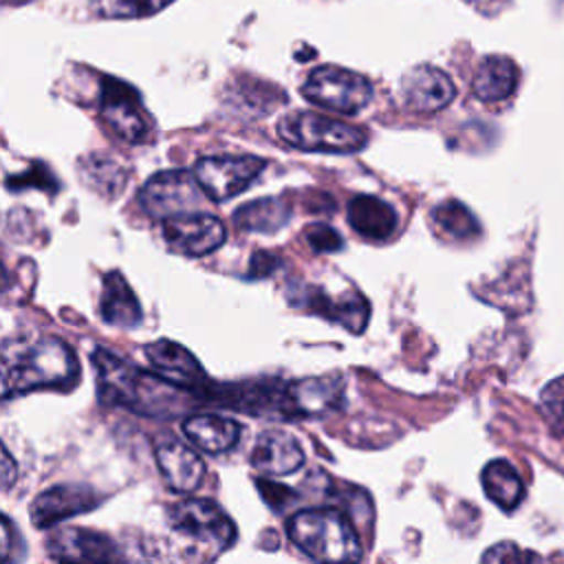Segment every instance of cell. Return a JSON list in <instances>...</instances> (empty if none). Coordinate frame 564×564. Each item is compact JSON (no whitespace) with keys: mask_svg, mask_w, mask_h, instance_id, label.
Wrapping results in <instances>:
<instances>
[{"mask_svg":"<svg viewBox=\"0 0 564 564\" xmlns=\"http://www.w3.org/2000/svg\"><path fill=\"white\" fill-rule=\"evenodd\" d=\"M97 392L104 403L121 405L134 414L170 419L189 408L187 390L170 383L161 375H150L117 357L106 348L93 352Z\"/></svg>","mask_w":564,"mask_h":564,"instance_id":"6da1fadb","label":"cell"},{"mask_svg":"<svg viewBox=\"0 0 564 564\" xmlns=\"http://www.w3.org/2000/svg\"><path fill=\"white\" fill-rule=\"evenodd\" d=\"M79 381V364L62 339L37 337L7 341L2 350V394H24L40 388L68 390Z\"/></svg>","mask_w":564,"mask_h":564,"instance_id":"7a4b0ae2","label":"cell"},{"mask_svg":"<svg viewBox=\"0 0 564 564\" xmlns=\"http://www.w3.org/2000/svg\"><path fill=\"white\" fill-rule=\"evenodd\" d=\"M286 533L317 564H357L361 560L357 531L337 509L297 511L286 522Z\"/></svg>","mask_w":564,"mask_h":564,"instance_id":"3957f363","label":"cell"},{"mask_svg":"<svg viewBox=\"0 0 564 564\" xmlns=\"http://www.w3.org/2000/svg\"><path fill=\"white\" fill-rule=\"evenodd\" d=\"M278 134L289 145L308 152H357L366 145L368 137L361 128L335 117L315 112H291L278 121Z\"/></svg>","mask_w":564,"mask_h":564,"instance_id":"277c9868","label":"cell"},{"mask_svg":"<svg viewBox=\"0 0 564 564\" xmlns=\"http://www.w3.org/2000/svg\"><path fill=\"white\" fill-rule=\"evenodd\" d=\"M302 95L319 108L352 115L368 106L372 84L361 73L341 66H317L302 84Z\"/></svg>","mask_w":564,"mask_h":564,"instance_id":"5b68a950","label":"cell"},{"mask_svg":"<svg viewBox=\"0 0 564 564\" xmlns=\"http://www.w3.org/2000/svg\"><path fill=\"white\" fill-rule=\"evenodd\" d=\"M99 115L126 143H145L152 137V119L141 95L126 82L104 77L99 84Z\"/></svg>","mask_w":564,"mask_h":564,"instance_id":"8992f818","label":"cell"},{"mask_svg":"<svg viewBox=\"0 0 564 564\" xmlns=\"http://www.w3.org/2000/svg\"><path fill=\"white\" fill-rule=\"evenodd\" d=\"M264 170V159L253 154H212L200 156L194 176L203 194L216 203L245 192Z\"/></svg>","mask_w":564,"mask_h":564,"instance_id":"52a82bcc","label":"cell"},{"mask_svg":"<svg viewBox=\"0 0 564 564\" xmlns=\"http://www.w3.org/2000/svg\"><path fill=\"white\" fill-rule=\"evenodd\" d=\"M203 189L187 170H165L145 181L139 192V205L152 218H172L189 214L200 205Z\"/></svg>","mask_w":564,"mask_h":564,"instance_id":"ba28073f","label":"cell"},{"mask_svg":"<svg viewBox=\"0 0 564 564\" xmlns=\"http://www.w3.org/2000/svg\"><path fill=\"white\" fill-rule=\"evenodd\" d=\"M170 522L178 533L216 549H229L236 542L234 520L216 502L205 498H189L172 507Z\"/></svg>","mask_w":564,"mask_h":564,"instance_id":"9c48e42d","label":"cell"},{"mask_svg":"<svg viewBox=\"0 0 564 564\" xmlns=\"http://www.w3.org/2000/svg\"><path fill=\"white\" fill-rule=\"evenodd\" d=\"M161 229L167 247L189 258H200L216 251L227 236L220 218L205 212H189L165 218Z\"/></svg>","mask_w":564,"mask_h":564,"instance_id":"30bf717a","label":"cell"},{"mask_svg":"<svg viewBox=\"0 0 564 564\" xmlns=\"http://www.w3.org/2000/svg\"><path fill=\"white\" fill-rule=\"evenodd\" d=\"M48 553L57 564H123L117 544L99 531L57 529L48 538Z\"/></svg>","mask_w":564,"mask_h":564,"instance_id":"8fae6325","label":"cell"},{"mask_svg":"<svg viewBox=\"0 0 564 564\" xmlns=\"http://www.w3.org/2000/svg\"><path fill=\"white\" fill-rule=\"evenodd\" d=\"M399 90L405 108L419 115H434L443 110L456 95L449 75L430 64H419L410 68L403 75Z\"/></svg>","mask_w":564,"mask_h":564,"instance_id":"7c38bea8","label":"cell"},{"mask_svg":"<svg viewBox=\"0 0 564 564\" xmlns=\"http://www.w3.org/2000/svg\"><path fill=\"white\" fill-rule=\"evenodd\" d=\"M145 357L154 370L170 383L198 394H209V381L198 364V359L181 344L170 339H156L145 346Z\"/></svg>","mask_w":564,"mask_h":564,"instance_id":"4fadbf2b","label":"cell"},{"mask_svg":"<svg viewBox=\"0 0 564 564\" xmlns=\"http://www.w3.org/2000/svg\"><path fill=\"white\" fill-rule=\"evenodd\" d=\"M101 502V496L86 485H55L42 491L31 505V520L40 529L55 527L70 516L86 513Z\"/></svg>","mask_w":564,"mask_h":564,"instance_id":"5bb4252c","label":"cell"},{"mask_svg":"<svg viewBox=\"0 0 564 564\" xmlns=\"http://www.w3.org/2000/svg\"><path fill=\"white\" fill-rule=\"evenodd\" d=\"M293 293L297 295V297H291L293 304L311 308L333 322H339L344 328L352 333H361L368 322V313H370L368 302L355 289L337 295L335 300H330L322 289L306 286V284H300Z\"/></svg>","mask_w":564,"mask_h":564,"instance_id":"9a60e30c","label":"cell"},{"mask_svg":"<svg viewBox=\"0 0 564 564\" xmlns=\"http://www.w3.org/2000/svg\"><path fill=\"white\" fill-rule=\"evenodd\" d=\"M304 452L293 434L284 430H264L251 449V465L264 476H286L300 469Z\"/></svg>","mask_w":564,"mask_h":564,"instance_id":"2e32d148","label":"cell"},{"mask_svg":"<svg viewBox=\"0 0 564 564\" xmlns=\"http://www.w3.org/2000/svg\"><path fill=\"white\" fill-rule=\"evenodd\" d=\"M156 465L170 489L176 494H192L205 476L203 458L178 441L156 445Z\"/></svg>","mask_w":564,"mask_h":564,"instance_id":"e0dca14e","label":"cell"},{"mask_svg":"<svg viewBox=\"0 0 564 564\" xmlns=\"http://www.w3.org/2000/svg\"><path fill=\"white\" fill-rule=\"evenodd\" d=\"M348 223L350 227L370 240H386L399 227L397 209L379 196L357 194L348 203Z\"/></svg>","mask_w":564,"mask_h":564,"instance_id":"ac0fdd59","label":"cell"},{"mask_svg":"<svg viewBox=\"0 0 564 564\" xmlns=\"http://www.w3.org/2000/svg\"><path fill=\"white\" fill-rule=\"evenodd\" d=\"M101 319L110 326L134 328L141 322V304L130 289L128 280L119 271H108L104 275V291L99 300Z\"/></svg>","mask_w":564,"mask_h":564,"instance_id":"d6986e66","label":"cell"},{"mask_svg":"<svg viewBox=\"0 0 564 564\" xmlns=\"http://www.w3.org/2000/svg\"><path fill=\"white\" fill-rule=\"evenodd\" d=\"M183 434L203 452L223 454L236 447L240 441L242 427L234 419L218 416V414H194L185 419Z\"/></svg>","mask_w":564,"mask_h":564,"instance_id":"ffe728a7","label":"cell"},{"mask_svg":"<svg viewBox=\"0 0 564 564\" xmlns=\"http://www.w3.org/2000/svg\"><path fill=\"white\" fill-rule=\"evenodd\" d=\"M518 86V66L505 55L485 57L474 75L471 90L480 101H502Z\"/></svg>","mask_w":564,"mask_h":564,"instance_id":"44dd1931","label":"cell"},{"mask_svg":"<svg viewBox=\"0 0 564 564\" xmlns=\"http://www.w3.org/2000/svg\"><path fill=\"white\" fill-rule=\"evenodd\" d=\"M480 480L487 498L502 511H513L524 498V485L518 471L502 458L487 463Z\"/></svg>","mask_w":564,"mask_h":564,"instance_id":"7402d4cb","label":"cell"},{"mask_svg":"<svg viewBox=\"0 0 564 564\" xmlns=\"http://www.w3.org/2000/svg\"><path fill=\"white\" fill-rule=\"evenodd\" d=\"M289 218H291V205L275 196L251 200L234 212V220L240 229L258 231V234H273L280 227H284Z\"/></svg>","mask_w":564,"mask_h":564,"instance_id":"603a6c76","label":"cell"},{"mask_svg":"<svg viewBox=\"0 0 564 564\" xmlns=\"http://www.w3.org/2000/svg\"><path fill=\"white\" fill-rule=\"evenodd\" d=\"M79 176L99 196L115 198L126 187L128 167L108 154H88L79 165Z\"/></svg>","mask_w":564,"mask_h":564,"instance_id":"cb8c5ba5","label":"cell"},{"mask_svg":"<svg viewBox=\"0 0 564 564\" xmlns=\"http://www.w3.org/2000/svg\"><path fill=\"white\" fill-rule=\"evenodd\" d=\"M432 223L436 231L452 240H469L480 234L474 214L458 200H445L432 209Z\"/></svg>","mask_w":564,"mask_h":564,"instance_id":"d4e9b609","label":"cell"},{"mask_svg":"<svg viewBox=\"0 0 564 564\" xmlns=\"http://www.w3.org/2000/svg\"><path fill=\"white\" fill-rule=\"evenodd\" d=\"M339 388L333 379H306L291 386V397L295 414H322L328 408H335Z\"/></svg>","mask_w":564,"mask_h":564,"instance_id":"484cf974","label":"cell"},{"mask_svg":"<svg viewBox=\"0 0 564 564\" xmlns=\"http://www.w3.org/2000/svg\"><path fill=\"white\" fill-rule=\"evenodd\" d=\"M172 0H95V11L101 18H148L159 13Z\"/></svg>","mask_w":564,"mask_h":564,"instance_id":"4316f807","label":"cell"},{"mask_svg":"<svg viewBox=\"0 0 564 564\" xmlns=\"http://www.w3.org/2000/svg\"><path fill=\"white\" fill-rule=\"evenodd\" d=\"M542 403V414L551 430L560 436H564V375L546 383L540 397Z\"/></svg>","mask_w":564,"mask_h":564,"instance_id":"83f0119b","label":"cell"},{"mask_svg":"<svg viewBox=\"0 0 564 564\" xmlns=\"http://www.w3.org/2000/svg\"><path fill=\"white\" fill-rule=\"evenodd\" d=\"M531 557L533 555L516 542H498L482 553L480 564H531Z\"/></svg>","mask_w":564,"mask_h":564,"instance_id":"f1b7e54d","label":"cell"},{"mask_svg":"<svg viewBox=\"0 0 564 564\" xmlns=\"http://www.w3.org/2000/svg\"><path fill=\"white\" fill-rule=\"evenodd\" d=\"M306 242H308L311 249L317 251V253L341 249V236H339L333 227L322 225V223L311 225V227L306 229Z\"/></svg>","mask_w":564,"mask_h":564,"instance_id":"f546056e","label":"cell"},{"mask_svg":"<svg viewBox=\"0 0 564 564\" xmlns=\"http://www.w3.org/2000/svg\"><path fill=\"white\" fill-rule=\"evenodd\" d=\"M15 542H22L20 533L13 529L11 520L2 518V564H18L24 557V544L15 546Z\"/></svg>","mask_w":564,"mask_h":564,"instance_id":"4dcf8cb0","label":"cell"},{"mask_svg":"<svg viewBox=\"0 0 564 564\" xmlns=\"http://www.w3.org/2000/svg\"><path fill=\"white\" fill-rule=\"evenodd\" d=\"M278 267H280V260L273 253L256 251L251 258L249 273H251V278H264V275H271Z\"/></svg>","mask_w":564,"mask_h":564,"instance_id":"1f68e13d","label":"cell"},{"mask_svg":"<svg viewBox=\"0 0 564 564\" xmlns=\"http://www.w3.org/2000/svg\"><path fill=\"white\" fill-rule=\"evenodd\" d=\"M2 469H4V487H9L13 480V460L7 449H4V458H2Z\"/></svg>","mask_w":564,"mask_h":564,"instance_id":"d6a6232c","label":"cell"}]
</instances>
